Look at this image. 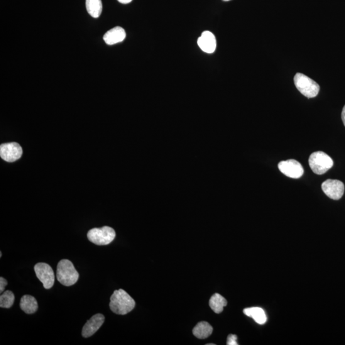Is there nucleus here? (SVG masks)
Here are the masks:
<instances>
[{"label":"nucleus","mask_w":345,"mask_h":345,"mask_svg":"<svg viewBox=\"0 0 345 345\" xmlns=\"http://www.w3.org/2000/svg\"><path fill=\"white\" fill-rule=\"evenodd\" d=\"M80 275L73 263L68 260L59 261L56 271V278L62 285L65 286L74 285L77 283Z\"/></svg>","instance_id":"f03ea898"},{"label":"nucleus","mask_w":345,"mask_h":345,"mask_svg":"<svg viewBox=\"0 0 345 345\" xmlns=\"http://www.w3.org/2000/svg\"><path fill=\"white\" fill-rule=\"evenodd\" d=\"M311 169L317 175H323L332 168L333 160L324 151L313 152L309 158Z\"/></svg>","instance_id":"7ed1b4c3"},{"label":"nucleus","mask_w":345,"mask_h":345,"mask_svg":"<svg viewBox=\"0 0 345 345\" xmlns=\"http://www.w3.org/2000/svg\"><path fill=\"white\" fill-rule=\"evenodd\" d=\"M226 305L227 300L226 298L219 293H215L210 298L209 301L210 307L213 310V312L217 313V314L222 312L224 307L226 306Z\"/></svg>","instance_id":"dca6fc26"},{"label":"nucleus","mask_w":345,"mask_h":345,"mask_svg":"<svg viewBox=\"0 0 345 345\" xmlns=\"http://www.w3.org/2000/svg\"><path fill=\"white\" fill-rule=\"evenodd\" d=\"M213 332V328L207 322H201L196 325L193 333L199 339H205L209 337Z\"/></svg>","instance_id":"2eb2a0df"},{"label":"nucleus","mask_w":345,"mask_h":345,"mask_svg":"<svg viewBox=\"0 0 345 345\" xmlns=\"http://www.w3.org/2000/svg\"><path fill=\"white\" fill-rule=\"evenodd\" d=\"M86 8L88 13L94 18L101 15L102 4L101 0H86Z\"/></svg>","instance_id":"f3484780"},{"label":"nucleus","mask_w":345,"mask_h":345,"mask_svg":"<svg viewBox=\"0 0 345 345\" xmlns=\"http://www.w3.org/2000/svg\"><path fill=\"white\" fill-rule=\"evenodd\" d=\"M126 37V33L123 28L116 26L107 31L103 36L104 41L107 45H114L122 43Z\"/></svg>","instance_id":"f8f14e48"},{"label":"nucleus","mask_w":345,"mask_h":345,"mask_svg":"<svg viewBox=\"0 0 345 345\" xmlns=\"http://www.w3.org/2000/svg\"><path fill=\"white\" fill-rule=\"evenodd\" d=\"M20 307L26 314H33L38 310L37 301L32 296L24 295L20 301Z\"/></svg>","instance_id":"ddd939ff"},{"label":"nucleus","mask_w":345,"mask_h":345,"mask_svg":"<svg viewBox=\"0 0 345 345\" xmlns=\"http://www.w3.org/2000/svg\"><path fill=\"white\" fill-rule=\"evenodd\" d=\"M278 168L283 174L292 178H299L304 174L302 165L294 160L281 161Z\"/></svg>","instance_id":"1a4fd4ad"},{"label":"nucleus","mask_w":345,"mask_h":345,"mask_svg":"<svg viewBox=\"0 0 345 345\" xmlns=\"http://www.w3.org/2000/svg\"><path fill=\"white\" fill-rule=\"evenodd\" d=\"M341 119L342 122H343L344 126L345 127V106H344L343 109H342L341 113Z\"/></svg>","instance_id":"412c9836"},{"label":"nucleus","mask_w":345,"mask_h":345,"mask_svg":"<svg viewBox=\"0 0 345 345\" xmlns=\"http://www.w3.org/2000/svg\"><path fill=\"white\" fill-rule=\"evenodd\" d=\"M207 345H215V344L211 343V344H207Z\"/></svg>","instance_id":"b1692460"},{"label":"nucleus","mask_w":345,"mask_h":345,"mask_svg":"<svg viewBox=\"0 0 345 345\" xmlns=\"http://www.w3.org/2000/svg\"><path fill=\"white\" fill-rule=\"evenodd\" d=\"M15 297L13 292L7 290L0 296V307L2 308H10L14 304Z\"/></svg>","instance_id":"a211bd4d"},{"label":"nucleus","mask_w":345,"mask_h":345,"mask_svg":"<svg viewBox=\"0 0 345 345\" xmlns=\"http://www.w3.org/2000/svg\"><path fill=\"white\" fill-rule=\"evenodd\" d=\"M135 305L133 298L122 289L115 290L110 298V309L117 315H126L131 312Z\"/></svg>","instance_id":"f257e3e1"},{"label":"nucleus","mask_w":345,"mask_h":345,"mask_svg":"<svg viewBox=\"0 0 345 345\" xmlns=\"http://www.w3.org/2000/svg\"><path fill=\"white\" fill-rule=\"evenodd\" d=\"M105 317L103 315L97 314L93 317L84 325L82 330V336L86 338L94 335L104 324Z\"/></svg>","instance_id":"9d476101"},{"label":"nucleus","mask_w":345,"mask_h":345,"mask_svg":"<svg viewBox=\"0 0 345 345\" xmlns=\"http://www.w3.org/2000/svg\"><path fill=\"white\" fill-rule=\"evenodd\" d=\"M198 45L204 52L211 54L214 53L216 49V39L212 32L205 31L198 39Z\"/></svg>","instance_id":"9b49d317"},{"label":"nucleus","mask_w":345,"mask_h":345,"mask_svg":"<svg viewBox=\"0 0 345 345\" xmlns=\"http://www.w3.org/2000/svg\"><path fill=\"white\" fill-rule=\"evenodd\" d=\"M88 239L92 243L98 246L108 245L114 241L116 233L112 227L104 226L100 228H93L87 234Z\"/></svg>","instance_id":"39448f33"},{"label":"nucleus","mask_w":345,"mask_h":345,"mask_svg":"<svg viewBox=\"0 0 345 345\" xmlns=\"http://www.w3.org/2000/svg\"><path fill=\"white\" fill-rule=\"evenodd\" d=\"M7 284H8V282H7V281L6 280V279L4 278L3 277L0 278V293H3L4 291L5 290V288H6V286L7 285Z\"/></svg>","instance_id":"aec40b11"},{"label":"nucleus","mask_w":345,"mask_h":345,"mask_svg":"<svg viewBox=\"0 0 345 345\" xmlns=\"http://www.w3.org/2000/svg\"><path fill=\"white\" fill-rule=\"evenodd\" d=\"M2 252H0V258H2Z\"/></svg>","instance_id":"5701e85b"},{"label":"nucleus","mask_w":345,"mask_h":345,"mask_svg":"<svg viewBox=\"0 0 345 345\" xmlns=\"http://www.w3.org/2000/svg\"><path fill=\"white\" fill-rule=\"evenodd\" d=\"M322 189L330 199L338 200L344 195V185L341 181L328 179L322 183Z\"/></svg>","instance_id":"6e6552de"},{"label":"nucleus","mask_w":345,"mask_h":345,"mask_svg":"<svg viewBox=\"0 0 345 345\" xmlns=\"http://www.w3.org/2000/svg\"><path fill=\"white\" fill-rule=\"evenodd\" d=\"M223 1H224V2H228V1H230V0H223Z\"/></svg>","instance_id":"393cba45"},{"label":"nucleus","mask_w":345,"mask_h":345,"mask_svg":"<svg viewBox=\"0 0 345 345\" xmlns=\"http://www.w3.org/2000/svg\"><path fill=\"white\" fill-rule=\"evenodd\" d=\"M132 1H133V0H118V2L122 4H129L131 3Z\"/></svg>","instance_id":"4be33fe9"},{"label":"nucleus","mask_w":345,"mask_h":345,"mask_svg":"<svg viewBox=\"0 0 345 345\" xmlns=\"http://www.w3.org/2000/svg\"><path fill=\"white\" fill-rule=\"evenodd\" d=\"M294 83L298 91L309 99L317 97L319 94L320 86L315 81L304 74L301 73L296 74Z\"/></svg>","instance_id":"20e7f679"},{"label":"nucleus","mask_w":345,"mask_h":345,"mask_svg":"<svg viewBox=\"0 0 345 345\" xmlns=\"http://www.w3.org/2000/svg\"><path fill=\"white\" fill-rule=\"evenodd\" d=\"M36 277L43 284L44 288L50 289L55 283V274L52 267L46 263H39L34 266Z\"/></svg>","instance_id":"423d86ee"},{"label":"nucleus","mask_w":345,"mask_h":345,"mask_svg":"<svg viewBox=\"0 0 345 345\" xmlns=\"http://www.w3.org/2000/svg\"><path fill=\"white\" fill-rule=\"evenodd\" d=\"M23 154V149L18 143L12 142V143L2 144L0 146V156L2 160L8 163L15 162Z\"/></svg>","instance_id":"0eeeda50"},{"label":"nucleus","mask_w":345,"mask_h":345,"mask_svg":"<svg viewBox=\"0 0 345 345\" xmlns=\"http://www.w3.org/2000/svg\"><path fill=\"white\" fill-rule=\"evenodd\" d=\"M244 313L249 317L252 318L257 324L263 325L266 322V316L262 308L253 307L244 310Z\"/></svg>","instance_id":"4468645a"},{"label":"nucleus","mask_w":345,"mask_h":345,"mask_svg":"<svg viewBox=\"0 0 345 345\" xmlns=\"http://www.w3.org/2000/svg\"><path fill=\"white\" fill-rule=\"evenodd\" d=\"M237 336L236 335L230 334L227 336V345H237Z\"/></svg>","instance_id":"6ab92c4d"}]
</instances>
